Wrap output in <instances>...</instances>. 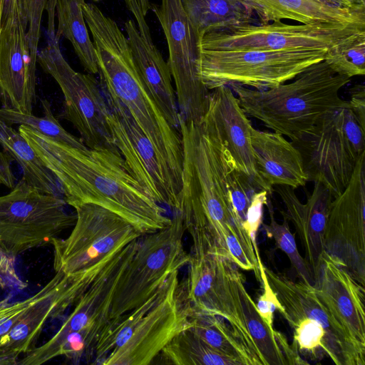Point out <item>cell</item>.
<instances>
[{"instance_id":"obj_43","label":"cell","mask_w":365,"mask_h":365,"mask_svg":"<svg viewBox=\"0 0 365 365\" xmlns=\"http://www.w3.org/2000/svg\"><path fill=\"white\" fill-rule=\"evenodd\" d=\"M8 257L10 256L6 255L4 252L0 253V286H4L6 284L4 279L6 273H15Z\"/></svg>"},{"instance_id":"obj_16","label":"cell","mask_w":365,"mask_h":365,"mask_svg":"<svg viewBox=\"0 0 365 365\" xmlns=\"http://www.w3.org/2000/svg\"><path fill=\"white\" fill-rule=\"evenodd\" d=\"M114 255L83 272L66 274L56 272L41 289L37 300L12 329L0 339V365L16 364L20 355L31 350L47 321L58 317L74 305Z\"/></svg>"},{"instance_id":"obj_44","label":"cell","mask_w":365,"mask_h":365,"mask_svg":"<svg viewBox=\"0 0 365 365\" xmlns=\"http://www.w3.org/2000/svg\"><path fill=\"white\" fill-rule=\"evenodd\" d=\"M3 5H4V0H0V33H1V28Z\"/></svg>"},{"instance_id":"obj_32","label":"cell","mask_w":365,"mask_h":365,"mask_svg":"<svg viewBox=\"0 0 365 365\" xmlns=\"http://www.w3.org/2000/svg\"><path fill=\"white\" fill-rule=\"evenodd\" d=\"M269 197L266 206L269 214V224L262 223L264 230L269 237L274 239L276 247L288 257L300 280L314 285L313 272L306 259L299 252L294 236L290 231L287 218L282 215L284 220L282 224L276 221L272 204Z\"/></svg>"},{"instance_id":"obj_19","label":"cell","mask_w":365,"mask_h":365,"mask_svg":"<svg viewBox=\"0 0 365 365\" xmlns=\"http://www.w3.org/2000/svg\"><path fill=\"white\" fill-rule=\"evenodd\" d=\"M211 91L208 108L202 121L217 135L238 168L258 189L272 195L258 173L251 144L253 126L238 98L228 86Z\"/></svg>"},{"instance_id":"obj_40","label":"cell","mask_w":365,"mask_h":365,"mask_svg":"<svg viewBox=\"0 0 365 365\" xmlns=\"http://www.w3.org/2000/svg\"><path fill=\"white\" fill-rule=\"evenodd\" d=\"M13 159L4 150L0 153V185L12 189L16 185V178L11 168Z\"/></svg>"},{"instance_id":"obj_11","label":"cell","mask_w":365,"mask_h":365,"mask_svg":"<svg viewBox=\"0 0 365 365\" xmlns=\"http://www.w3.org/2000/svg\"><path fill=\"white\" fill-rule=\"evenodd\" d=\"M73 207L76 220L70 235L51 242L55 272H85L143 235L126 220L98 205L83 203Z\"/></svg>"},{"instance_id":"obj_29","label":"cell","mask_w":365,"mask_h":365,"mask_svg":"<svg viewBox=\"0 0 365 365\" xmlns=\"http://www.w3.org/2000/svg\"><path fill=\"white\" fill-rule=\"evenodd\" d=\"M160 354L168 362L176 365H241L210 347L190 327L178 334Z\"/></svg>"},{"instance_id":"obj_3","label":"cell","mask_w":365,"mask_h":365,"mask_svg":"<svg viewBox=\"0 0 365 365\" xmlns=\"http://www.w3.org/2000/svg\"><path fill=\"white\" fill-rule=\"evenodd\" d=\"M83 12L96 49L101 86L128 108L181 189L180 133L169 124L142 81L127 36L96 5L86 2Z\"/></svg>"},{"instance_id":"obj_21","label":"cell","mask_w":365,"mask_h":365,"mask_svg":"<svg viewBox=\"0 0 365 365\" xmlns=\"http://www.w3.org/2000/svg\"><path fill=\"white\" fill-rule=\"evenodd\" d=\"M314 183L313 190L304 203L291 187L275 185L273 192L279 195L285 206L286 211L280 212L293 223L315 281L324 253V233L334 197L322 183Z\"/></svg>"},{"instance_id":"obj_1","label":"cell","mask_w":365,"mask_h":365,"mask_svg":"<svg viewBox=\"0 0 365 365\" xmlns=\"http://www.w3.org/2000/svg\"><path fill=\"white\" fill-rule=\"evenodd\" d=\"M183 147L182 187L174 211L192 240L190 254L239 256L257 262L243 224L259 190L236 165L215 133L202 121L180 119Z\"/></svg>"},{"instance_id":"obj_6","label":"cell","mask_w":365,"mask_h":365,"mask_svg":"<svg viewBox=\"0 0 365 365\" xmlns=\"http://www.w3.org/2000/svg\"><path fill=\"white\" fill-rule=\"evenodd\" d=\"M308 181L319 182L334 198L346 187L360 155L365 133L346 107L330 110L297 140Z\"/></svg>"},{"instance_id":"obj_36","label":"cell","mask_w":365,"mask_h":365,"mask_svg":"<svg viewBox=\"0 0 365 365\" xmlns=\"http://www.w3.org/2000/svg\"><path fill=\"white\" fill-rule=\"evenodd\" d=\"M48 0H26L28 30L26 38L29 48L38 53L41 22Z\"/></svg>"},{"instance_id":"obj_8","label":"cell","mask_w":365,"mask_h":365,"mask_svg":"<svg viewBox=\"0 0 365 365\" xmlns=\"http://www.w3.org/2000/svg\"><path fill=\"white\" fill-rule=\"evenodd\" d=\"M171 219L166 227L139 238L137 249L115 287L109 319L145 302L172 272L187 264L190 254L183 245L185 230L182 217L174 211Z\"/></svg>"},{"instance_id":"obj_35","label":"cell","mask_w":365,"mask_h":365,"mask_svg":"<svg viewBox=\"0 0 365 365\" xmlns=\"http://www.w3.org/2000/svg\"><path fill=\"white\" fill-rule=\"evenodd\" d=\"M271 195L266 190H259L250 206L245 222L243 225L245 231L250 237L257 259L260 258L257 243V230L262 223L263 208L266 206L268 197Z\"/></svg>"},{"instance_id":"obj_28","label":"cell","mask_w":365,"mask_h":365,"mask_svg":"<svg viewBox=\"0 0 365 365\" xmlns=\"http://www.w3.org/2000/svg\"><path fill=\"white\" fill-rule=\"evenodd\" d=\"M190 329L205 343L218 352L230 356L241 365H253L250 356L226 320L218 315L189 314Z\"/></svg>"},{"instance_id":"obj_34","label":"cell","mask_w":365,"mask_h":365,"mask_svg":"<svg viewBox=\"0 0 365 365\" xmlns=\"http://www.w3.org/2000/svg\"><path fill=\"white\" fill-rule=\"evenodd\" d=\"M257 262L258 265L260 280L262 283L263 291L255 304L257 309L262 319L271 330L274 331L275 329L273 326L274 312L277 310V308L279 305V302L274 292L269 284L264 269V265L262 262V259L260 258L257 259Z\"/></svg>"},{"instance_id":"obj_20","label":"cell","mask_w":365,"mask_h":365,"mask_svg":"<svg viewBox=\"0 0 365 365\" xmlns=\"http://www.w3.org/2000/svg\"><path fill=\"white\" fill-rule=\"evenodd\" d=\"M314 287L332 316L365 350L364 287L324 253Z\"/></svg>"},{"instance_id":"obj_42","label":"cell","mask_w":365,"mask_h":365,"mask_svg":"<svg viewBox=\"0 0 365 365\" xmlns=\"http://www.w3.org/2000/svg\"><path fill=\"white\" fill-rule=\"evenodd\" d=\"M57 0H48L45 10L48 14V37H52L56 35L55 31V14L56 5Z\"/></svg>"},{"instance_id":"obj_14","label":"cell","mask_w":365,"mask_h":365,"mask_svg":"<svg viewBox=\"0 0 365 365\" xmlns=\"http://www.w3.org/2000/svg\"><path fill=\"white\" fill-rule=\"evenodd\" d=\"M365 152L345 189L334 198L324 233V254L365 285Z\"/></svg>"},{"instance_id":"obj_31","label":"cell","mask_w":365,"mask_h":365,"mask_svg":"<svg viewBox=\"0 0 365 365\" xmlns=\"http://www.w3.org/2000/svg\"><path fill=\"white\" fill-rule=\"evenodd\" d=\"M324 61L336 74L351 78L365 74V30L354 33L329 48Z\"/></svg>"},{"instance_id":"obj_25","label":"cell","mask_w":365,"mask_h":365,"mask_svg":"<svg viewBox=\"0 0 365 365\" xmlns=\"http://www.w3.org/2000/svg\"><path fill=\"white\" fill-rule=\"evenodd\" d=\"M198 39L207 33L251 24L253 12L244 0H181Z\"/></svg>"},{"instance_id":"obj_33","label":"cell","mask_w":365,"mask_h":365,"mask_svg":"<svg viewBox=\"0 0 365 365\" xmlns=\"http://www.w3.org/2000/svg\"><path fill=\"white\" fill-rule=\"evenodd\" d=\"M41 294V289H39L36 294L23 300L11 303L0 302V339L12 329Z\"/></svg>"},{"instance_id":"obj_4","label":"cell","mask_w":365,"mask_h":365,"mask_svg":"<svg viewBox=\"0 0 365 365\" xmlns=\"http://www.w3.org/2000/svg\"><path fill=\"white\" fill-rule=\"evenodd\" d=\"M350 81L335 73L324 60L306 68L291 82L268 89L237 83L228 86L247 115L292 141L327 112L348 106L340 91Z\"/></svg>"},{"instance_id":"obj_37","label":"cell","mask_w":365,"mask_h":365,"mask_svg":"<svg viewBox=\"0 0 365 365\" xmlns=\"http://www.w3.org/2000/svg\"><path fill=\"white\" fill-rule=\"evenodd\" d=\"M350 96L347 101L348 108L351 110L359 124L365 128V87L364 84H356L349 90Z\"/></svg>"},{"instance_id":"obj_22","label":"cell","mask_w":365,"mask_h":365,"mask_svg":"<svg viewBox=\"0 0 365 365\" xmlns=\"http://www.w3.org/2000/svg\"><path fill=\"white\" fill-rule=\"evenodd\" d=\"M124 29L142 81L167 121L180 132V116L168 62L154 44L151 34H140L133 19L125 21Z\"/></svg>"},{"instance_id":"obj_30","label":"cell","mask_w":365,"mask_h":365,"mask_svg":"<svg viewBox=\"0 0 365 365\" xmlns=\"http://www.w3.org/2000/svg\"><path fill=\"white\" fill-rule=\"evenodd\" d=\"M43 116L25 113L6 108H0V118L8 125H22L46 138L78 149L88 148L81 138L66 131L51 110L48 101L41 100Z\"/></svg>"},{"instance_id":"obj_15","label":"cell","mask_w":365,"mask_h":365,"mask_svg":"<svg viewBox=\"0 0 365 365\" xmlns=\"http://www.w3.org/2000/svg\"><path fill=\"white\" fill-rule=\"evenodd\" d=\"M101 88L109 109L107 119L115 145L135 179L151 197L174 210L180 187L128 108L113 94Z\"/></svg>"},{"instance_id":"obj_5","label":"cell","mask_w":365,"mask_h":365,"mask_svg":"<svg viewBox=\"0 0 365 365\" xmlns=\"http://www.w3.org/2000/svg\"><path fill=\"white\" fill-rule=\"evenodd\" d=\"M279 305L293 329L292 346L312 359L328 356L336 365H364L365 350L351 339L318 297L314 285L293 281L264 266Z\"/></svg>"},{"instance_id":"obj_9","label":"cell","mask_w":365,"mask_h":365,"mask_svg":"<svg viewBox=\"0 0 365 365\" xmlns=\"http://www.w3.org/2000/svg\"><path fill=\"white\" fill-rule=\"evenodd\" d=\"M63 197L44 193L23 178L11 191L0 196V245L10 257L51 243L73 227L76 214L68 212Z\"/></svg>"},{"instance_id":"obj_27","label":"cell","mask_w":365,"mask_h":365,"mask_svg":"<svg viewBox=\"0 0 365 365\" xmlns=\"http://www.w3.org/2000/svg\"><path fill=\"white\" fill-rule=\"evenodd\" d=\"M85 0H57L56 37H64L73 47L82 66L90 74L98 73L96 49L88 32L83 7Z\"/></svg>"},{"instance_id":"obj_7","label":"cell","mask_w":365,"mask_h":365,"mask_svg":"<svg viewBox=\"0 0 365 365\" xmlns=\"http://www.w3.org/2000/svg\"><path fill=\"white\" fill-rule=\"evenodd\" d=\"M327 51L199 48V76L208 90L232 83L265 90L324 61Z\"/></svg>"},{"instance_id":"obj_39","label":"cell","mask_w":365,"mask_h":365,"mask_svg":"<svg viewBox=\"0 0 365 365\" xmlns=\"http://www.w3.org/2000/svg\"><path fill=\"white\" fill-rule=\"evenodd\" d=\"M16 15L20 16L23 24L27 28L26 0H4L1 22Z\"/></svg>"},{"instance_id":"obj_45","label":"cell","mask_w":365,"mask_h":365,"mask_svg":"<svg viewBox=\"0 0 365 365\" xmlns=\"http://www.w3.org/2000/svg\"><path fill=\"white\" fill-rule=\"evenodd\" d=\"M2 252H4V251L2 250L1 247V245H0V253Z\"/></svg>"},{"instance_id":"obj_10","label":"cell","mask_w":365,"mask_h":365,"mask_svg":"<svg viewBox=\"0 0 365 365\" xmlns=\"http://www.w3.org/2000/svg\"><path fill=\"white\" fill-rule=\"evenodd\" d=\"M56 35L38 53L37 62L59 86L64 98L61 118L68 120L91 149L120 153L108 122L109 109L100 83L92 74L75 71L64 58Z\"/></svg>"},{"instance_id":"obj_13","label":"cell","mask_w":365,"mask_h":365,"mask_svg":"<svg viewBox=\"0 0 365 365\" xmlns=\"http://www.w3.org/2000/svg\"><path fill=\"white\" fill-rule=\"evenodd\" d=\"M362 30H365V24L361 23L248 24L205 34L199 40L198 48L327 51L344 38Z\"/></svg>"},{"instance_id":"obj_2","label":"cell","mask_w":365,"mask_h":365,"mask_svg":"<svg viewBox=\"0 0 365 365\" xmlns=\"http://www.w3.org/2000/svg\"><path fill=\"white\" fill-rule=\"evenodd\" d=\"M19 132L54 175L67 205H98L126 220L142 235L171 223L165 210L135 179L120 153L76 148L22 125Z\"/></svg>"},{"instance_id":"obj_24","label":"cell","mask_w":365,"mask_h":365,"mask_svg":"<svg viewBox=\"0 0 365 365\" xmlns=\"http://www.w3.org/2000/svg\"><path fill=\"white\" fill-rule=\"evenodd\" d=\"M262 24L297 21L303 24H365V12L333 6L324 0H244Z\"/></svg>"},{"instance_id":"obj_23","label":"cell","mask_w":365,"mask_h":365,"mask_svg":"<svg viewBox=\"0 0 365 365\" xmlns=\"http://www.w3.org/2000/svg\"><path fill=\"white\" fill-rule=\"evenodd\" d=\"M251 144L258 173L270 193L275 185L295 190L308 182L299 151L284 135L252 127Z\"/></svg>"},{"instance_id":"obj_38","label":"cell","mask_w":365,"mask_h":365,"mask_svg":"<svg viewBox=\"0 0 365 365\" xmlns=\"http://www.w3.org/2000/svg\"><path fill=\"white\" fill-rule=\"evenodd\" d=\"M127 9L134 16V21L142 34H151L146 21V16L150 10L149 0H123Z\"/></svg>"},{"instance_id":"obj_26","label":"cell","mask_w":365,"mask_h":365,"mask_svg":"<svg viewBox=\"0 0 365 365\" xmlns=\"http://www.w3.org/2000/svg\"><path fill=\"white\" fill-rule=\"evenodd\" d=\"M0 146L21 167L23 178L44 193L63 197L59 182L21 134L0 118Z\"/></svg>"},{"instance_id":"obj_18","label":"cell","mask_w":365,"mask_h":365,"mask_svg":"<svg viewBox=\"0 0 365 365\" xmlns=\"http://www.w3.org/2000/svg\"><path fill=\"white\" fill-rule=\"evenodd\" d=\"M27 28L19 15L1 22L0 102L4 108L32 113L38 53L29 48Z\"/></svg>"},{"instance_id":"obj_17","label":"cell","mask_w":365,"mask_h":365,"mask_svg":"<svg viewBox=\"0 0 365 365\" xmlns=\"http://www.w3.org/2000/svg\"><path fill=\"white\" fill-rule=\"evenodd\" d=\"M178 273L176 270L171 274L164 297L139 318L125 341L100 364H150L178 334L190 327L188 313L177 294Z\"/></svg>"},{"instance_id":"obj_12","label":"cell","mask_w":365,"mask_h":365,"mask_svg":"<svg viewBox=\"0 0 365 365\" xmlns=\"http://www.w3.org/2000/svg\"><path fill=\"white\" fill-rule=\"evenodd\" d=\"M150 10L166 39L180 119L199 123L207 113L210 93L199 76V39L181 0H160L159 5L151 4Z\"/></svg>"},{"instance_id":"obj_41","label":"cell","mask_w":365,"mask_h":365,"mask_svg":"<svg viewBox=\"0 0 365 365\" xmlns=\"http://www.w3.org/2000/svg\"><path fill=\"white\" fill-rule=\"evenodd\" d=\"M333 6L356 12H365V0H324Z\"/></svg>"}]
</instances>
